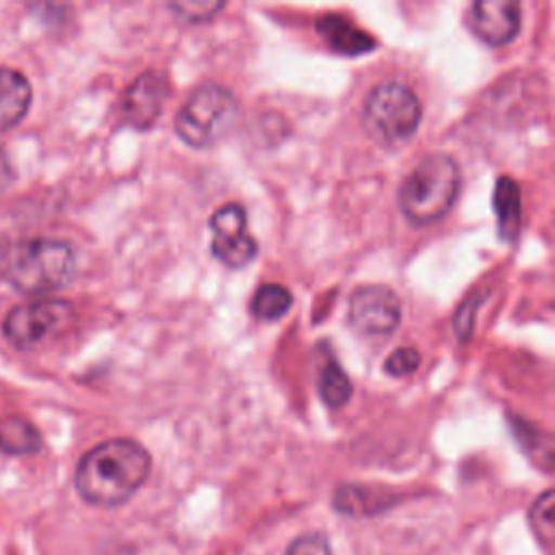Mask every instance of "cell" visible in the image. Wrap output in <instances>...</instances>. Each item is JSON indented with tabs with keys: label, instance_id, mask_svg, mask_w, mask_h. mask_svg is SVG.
<instances>
[{
	"label": "cell",
	"instance_id": "9a60e30c",
	"mask_svg": "<svg viewBox=\"0 0 555 555\" xmlns=\"http://www.w3.org/2000/svg\"><path fill=\"white\" fill-rule=\"evenodd\" d=\"M41 447V436L35 425L22 416L0 421V449L7 453H35Z\"/></svg>",
	"mask_w": 555,
	"mask_h": 555
},
{
	"label": "cell",
	"instance_id": "6da1fadb",
	"mask_svg": "<svg viewBox=\"0 0 555 555\" xmlns=\"http://www.w3.org/2000/svg\"><path fill=\"white\" fill-rule=\"evenodd\" d=\"M152 457L130 438H111L89 449L76 466V490L82 501L115 507L128 501L147 479Z\"/></svg>",
	"mask_w": 555,
	"mask_h": 555
},
{
	"label": "cell",
	"instance_id": "4fadbf2b",
	"mask_svg": "<svg viewBox=\"0 0 555 555\" xmlns=\"http://www.w3.org/2000/svg\"><path fill=\"white\" fill-rule=\"evenodd\" d=\"M494 215L499 223V236L514 243L520 234V189L514 178L501 176L494 186Z\"/></svg>",
	"mask_w": 555,
	"mask_h": 555
},
{
	"label": "cell",
	"instance_id": "5bb4252c",
	"mask_svg": "<svg viewBox=\"0 0 555 555\" xmlns=\"http://www.w3.org/2000/svg\"><path fill=\"white\" fill-rule=\"evenodd\" d=\"M291 306H293L291 291L275 282L260 284L249 304L251 314L260 321H278L291 310Z\"/></svg>",
	"mask_w": 555,
	"mask_h": 555
},
{
	"label": "cell",
	"instance_id": "3957f363",
	"mask_svg": "<svg viewBox=\"0 0 555 555\" xmlns=\"http://www.w3.org/2000/svg\"><path fill=\"white\" fill-rule=\"evenodd\" d=\"M462 171L449 154L425 156L399 186V208L412 225L440 221L457 199Z\"/></svg>",
	"mask_w": 555,
	"mask_h": 555
},
{
	"label": "cell",
	"instance_id": "9c48e42d",
	"mask_svg": "<svg viewBox=\"0 0 555 555\" xmlns=\"http://www.w3.org/2000/svg\"><path fill=\"white\" fill-rule=\"evenodd\" d=\"M169 98V82L165 74L147 69L137 76L121 95L119 113L124 124L134 130H147L160 117L165 102Z\"/></svg>",
	"mask_w": 555,
	"mask_h": 555
},
{
	"label": "cell",
	"instance_id": "5b68a950",
	"mask_svg": "<svg viewBox=\"0 0 555 555\" xmlns=\"http://www.w3.org/2000/svg\"><path fill=\"white\" fill-rule=\"evenodd\" d=\"M423 106L418 95L399 80H386L371 89L362 106L364 130L384 145L405 143L418 128Z\"/></svg>",
	"mask_w": 555,
	"mask_h": 555
},
{
	"label": "cell",
	"instance_id": "8992f818",
	"mask_svg": "<svg viewBox=\"0 0 555 555\" xmlns=\"http://www.w3.org/2000/svg\"><path fill=\"white\" fill-rule=\"evenodd\" d=\"M74 319V308L63 299H30L9 310L2 323L4 338L17 349H33L61 334Z\"/></svg>",
	"mask_w": 555,
	"mask_h": 555
},
{
	"label": "cell",
	"instance_id": "ffe728a7",
	"mask_svg": "<svg viewBox=\"0 0 555 555\" xmlns=\"http://www.w3.org/2000/svg\"><path fill=\"white\" fill-rule=\"evenodd\" d=\"M286 555H332V551L323 535L306 533L288 544Z\"/></svg>",
	"mask_w": 555,
	"mask_h": 555
},
{
	"label": "cell",
	"instance_id": "ba28073f",
	"mask_svg": "<svg viewBox=\"0 0 555 555\" xmlns=\"http://www.w3.org/2000/svg\"><path fill=\"white\" fill-rule=\"evenodd\" d=\"M349 325L366 336H388L401 323V304L386 284H362L349 295Z\"/></svg>",
	"mask_w": 555,
	"mask_h": 555
},
{
	"label": "cell",
	"instance_id": "2e32d148",
	"mask_svg": "<svg viewBox=\"0 0 555 555\" xmlns=\"http://www.w3.org/2000/svg\"><path fill=\"white\" fill-rule=\"evenodd\" d=\"M353 386L336 360H327L319 375V395L330 408H343L351 399Z\"/></svg>",
	"mask_w": 555,
	"mask_h": 555
},
{
	"label": "cell",
	"instance_id": "7c38bea8",
	"mask_svg": "<svg viewBox=\"0 0 555 555\" xmlns=\"http://www.w3.org/2000/svg\"><path fill=\"white\" fill-rule=\"evenodd\" d=\"M317 30L323 41L338 54H362L377 46V41L369 35L358 30L349 20L338 15H325L317 22Z\"/></svg>",
	"mask_w": 555,
	"mask_h": 555
},
{
	"label": "cell",
	"instance_id": "e0dca14e",
	"mask_svg": "<svg viewBox=\"0 0 555 555\" xmlns=\"http://www.w3.org/2000/svg\"><path fill=\"white\" fill-rule=\"evenodd\" d=\"M529 525L538 542L548 551L555 540V494L544 490L529 507Z\"/></svg>",
	"mask_w": 555,
	"mask_h": 555
},
{
	"label": "cell",
	"instance_id": "d6986e66",
	"mask_svg": "<svg viewBox=\"0 0 555 555\" xmlns=\"http://www.w3.org/2000/svg\"><path fill=\"white\" fill-rule=\"evenodd\" d=\"M169 9L184 22H206L217 11L223 9V2H204V0H191V2H171Z\"/></svg>",
	"mask_w": 555,
	"mask_h": 555
},
{
	"label": "cell",
	"instance_id": "30bf717a",
	"mask_svg": "<svg viewBox=\"0 0 555 555\" xmlns=\"http://www.w3.org/2000/svg\"><path fill=\"white\" fill-rule=\"evenodd\" d=\"M522 9L514 0H477L466 11L468 30L483 43L499 48L520 30Z\"/></svg>",
	"mask_w": 555,
	"mask_h": 555
},
{
	"label": "cell",
	"instance_id": "ac0fdd59",
	"mask_svg": "<svg viewBox=\"0 0 555 555\" xmlns=\"http://www.w3.org/2000/svg\"><path fill=\"white\" fill-rule=\"evenodd\" d=\"M421 364V353L414 349V347H399L395 349L386 362H384V371L390 375V377H405V375H412Z\"/></svg>",
	"mask_w": 555,
	"mask_h": 555
},
{
	"label": "cell",
	"instance_id": "7a4b0ae2",
	"mask_svg": "<svg viewBox=\"0 0 555 555\" xmlns=\"http://www.w3.org/2000/svg\"><path fill=\"white\" fill-rule=\"evenodd\" d=\"M4 280L20 293L46 295L63 288L76 273V251L59 238H24L9 245L0 258Z\"/></svg>",
	"mask_w": 555,
	"mask_h": 555
},
{
	"label": "cell",
	"instance_id": "8fae6325",
	"mask_svg": "<svg viewBox=\"0 0 555 555\" xmlns=\"http://www.w3.org/2000/svg\"><path fill=\"white\" fill-rule=\"evenodd\" d=\"M30 82L11 67H0V132L15 126L30 106Z\"/></svg>",
	"mask_w": 555,
	"mask_h": 555
},
{
	"label": "cell",
	"instance_id": "52a82bcc",
	"mask_svg": "<svg viewBox=\"0 0 555 555\" xmlns=\"http://www.w3.org/2000/svg\"><path fill=\"white\" fill-rule=\"evenodd\" d=\"M210 254L230 269L249 264L258 254V243L247 230V212L241 204L219 206L210 219Z\"/></svg>",
	"mask_w": 555,
	"mask_h": 555
},
{
	"label": "cell",
	"instance_id": "277c9868",
	"mask_svg": "<svg viewBox=\"0 0 555 555\" xmlns=\"http://www.w3.org/2000/svg\"><path fill=\"white\" fill-rule=\"evenodd\" d=\"M241 119L234 93L217 82L199 85L180 106L173 130L182 143L206 150L225 139Z\"/></svg>",
	"mask_w": 555,
	"mask_h": 555
}]
</instances>
